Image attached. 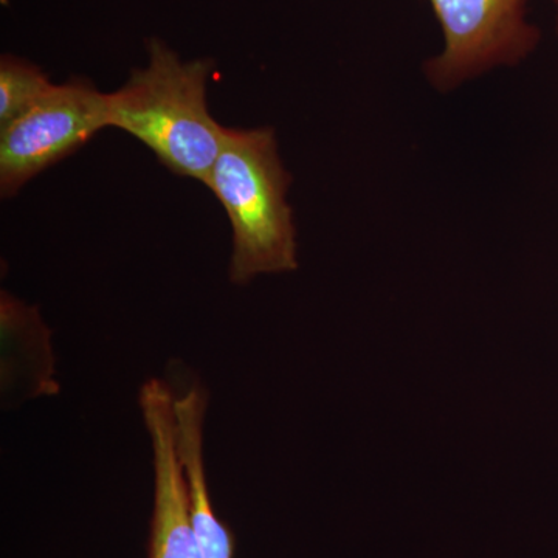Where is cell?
Masks as SVG:
<instances>
[{"label": "cell", "instance_id": "obj_1", "mask_svg": "<svg viewBox=\"0 0 558 558\" xmlns=\"http://www.w3.org/2000/svg\"><path fill=\"white\" fill-rule=\"evenodd\" d=\"M211 62L182 61L159 40L149 47V64L106 94L108 128L128 132L180 178L207 185L222 148L226 126L207 105Z\"/></svg>", "mask_w": 558, "mask_h": 558}, {"label": "cell", "instance_id": "obj_2", "mask_svg": "<svg viewBox=\"0 0 558 558\" xmlns=\"http://www.w3.org/2000/svg\"><path fill=\"white\" fill-rule=\"evenodd\" d=\"M290 182L274 130L226 128L207 186L226 209L233 231V284L299 267L295 222L286 199Z\"/></svg>", "mask_w": 558, "mask_h": 558}, {"label": "cell", "instance_id": "obj_3", "mask_svg": "<svg viewBox=\"0 0 558 558\" xmlns=\"http://www.w3.org/2000/svg\"><path fill=\"white\" fill-rule=\"evenodd\" d=\"M108 128L106 94L83 80L53 84L20 119L0 130V193L10 199Z\"/></svg>", "mask_w": 558, "mask_h": 558}, {"label": "cell", "instance_id": "obj_4", "mask_svg": "<svg viewBox=\"0 0 558 558\" xmlns=\"http://www.w3.org/2000/svg\"><path fill=\"white\" fill-rule=\"evenodd\" d=\"M529 0H429L444 47L427 62L428 78L450 89L497 65L517 64L537 46L539 33L526 21Z\"/></svg>", "mask_w": 558, "mask_h": 558}, {"label": "cell", "instance_id": "obj_5", "mask_svg": "<svg viewBox=\"0 0 558 558\" xmlns=\"http://www.w3.org/2000/svg\"><path fill=\"white\" fill-rule=\"evenodd\" d=\"M175 396L160 379L140 389L154 453V509L148 558H202L191 523L190 488L178 450Z\"/></svg>", "mask_w": 558, "mask_h": 558}, {"label": "cell", "instance_id": "obj_6", "mask_svg": "<svg viewBox=\"0 0 558 558\" xmlns=\"http://www.w3.org/2000/svg\"><path fill=\"white\" fill-rule=\"evenodd\" d=\"M178 450L190 488L191 523L202 558H234L236 537L213 508L204 461V424L207 396L191 387L175 396Z\"/></svg>", "mask_w": 558, "mask_h": 558}, {"label": "cell", "instance_id": "obj_7", "mask_svg": "<svg viewBox=\"0 0 558 558\" xmlns=\"http://www.w3.org/2000/svg\"><path fill=\"white\" fill-rule=\"evenodd\" d=\"M53 84L35 65L3 58L0 64V130L20 119Z\"/></svg>", "mask_w": 558, "mask_h": 558}, {"label": "cell", "instance_id": "obj_8", "mask_svg": "<svg viewBox=\"0 0 558 558\" xmlns=\"http://www.w3.org/2000/svg\"><path fill=\"white\" fill-rule=\"evenodd\" d=\"M556 2H557V5H558V0H556Z\"/></svg>", "mask_w": 558, "mask_h": 558}]
</instances>
